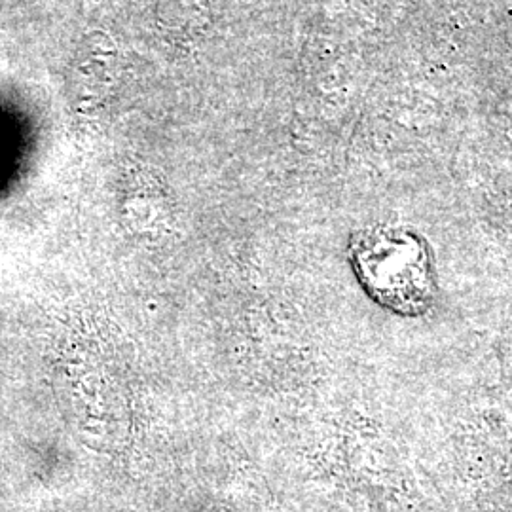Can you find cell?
Listing matches in <instances>:
<instances>
[{
  "label": "cell",
  "instance_id": "6da1fadb",
  "mask_svg": "<svg viewBox=\"0 0 512 512\" xmlns=\"http://www.w3.org/2000/svg\"><path fill=\"white\" fill-rule=\"evenodd\" d=\"M353 264L366 291L387 308L420 313L431 300L429 256L420 239L404 230L363 234L353 247Z\"/></svg>",
  "mask_w": 512,
  "mask_h": 512
}]
</instances>
